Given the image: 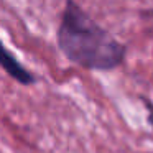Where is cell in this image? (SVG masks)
<instances>
[{"label": "cell", "mask_w": 153, "mask_h": 153, "mask_svg": "<svg viewBox=\"0 0 153 153\" xmlns=\"http://www.w3.org/2000/svg\"><path fill=\"white\" fill-rule=\"evenodd\" d=\"M0 68L8 74L13 81H17L22 86H33L36 82V76L27 69L10 51L5 48V45L0 40Z\"/></svg>", "instance_id": "obj_2"}, {"label": "cell", "mask_w": 153, "mask_h": 153, "mask_svg": "<svg viewBox=\"0 0 153 153\" xmlns=\"http://www.w3.org/2000/svg\"><path fill=\"white\" fill-rule=\"evenodd\" d=\"M143 102H145V105H146V109H148V123L153 127V105H152V102H150L148 99H143Z\"/></svg>", "instance_id": "obj_3"}, {"label": "cell", "mask_w": 153, "mask_h": 153, "mask_svg": "<svg viewBox=\"0 0 153 153\" xmlns=\"http://www.w3.org/2000/svg\"><path fill=\"white\" fill-rule=\"evenodd\" d=\"M56 43L66 59L89 71H114L127 56L125 45L100 27L76 0H66Z\"/></svg>", "instance_id": "obj_1"}]
</instances>
